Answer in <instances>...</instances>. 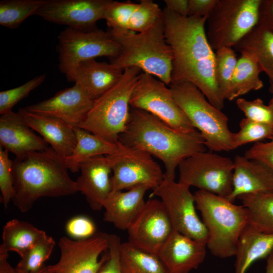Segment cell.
I'll return each mask as SVG.
<instances>
[{
	"label": "cell",
	"mask_w": 273,
	"mask_h": 273,
	"mask_svg": "<svg viewBox=\"0 0 273 273\" xmlns=\"http://www.w3.org/2000/svg\"><path fill=\"white\" fill-rule=\"evenodd\" d=\"M236 104L245 114L246 118L259 123L273 126V109L264 104L260 98L252 101L238 98Z\"/></svg>",
	"instance_id": "obj_39"
},
{
	"label": "cell",
	"mask_w": 273,
	"mask_h": 273,
	"mask_svg": "<svg viewBox=\"0 0 273 273\" xmlns=\"http://www.w3.org/2000/svg\"><path fill=\"white\" fill-rule=\"evenodd\" d=\"M93 100L78 84L57 92L54 96L25 108L28 111L59 118L72 127L85 120Z\"/></svg>",
	"instance_id": "obj_17"
},
{
	"label": "cell",
	"mask_w": 273,
	"mask_h": 273,
	"mask_svg": "<svg viewBox=\"0 0 273 273\" xmlns=\"http://www.w3.org/2000/svg\"><path fill=\"white\" fill-rule=\"evenodd\" d=\"M150 189L147 186L134 187L127 191H112L103 204V219L116 228L126 231L144 206V196Z\"/></svg>",
	"instance_id": "obj_24"
},
{
	"label": "cell",
	"mask_w": 273,
	"mask_h": 273,
	"mask_svg": "<svg viewBox=\"0 0 273 273\" xmlns=\"http://www.w3.org/2000/svg\"><path fill=\"white\" fill-rule=\"evenodd\" d=\"M233 160V190L228 200L234 203L242 195L273 193V170L244 156L237 155Z\"/></svg>",
	"instance_id": "obj_21"
},
{
	"label": "cell",
	"mask_w": 273,
	"mask_h": 273,
	"mask_svg": "<svg viewBox=\"0 0 273 273\" xmlns=\"http://www.w3.org/2000/svg\"><path fill=\"white\" fill-rule=\"evenodd\" d=\"M153 195L160 198L173 229L206 245L208 232L196 212L195 197L189 187L164 178Z\"/></svg>",
	"instance_id": "obj_12"
},
{
	"label": "cell",
	"mask_w": 273,
	"mask_h": 273,
	"mask_svg": "<svg viewBox=\"0 0 273 273\" xmlns=\"http://www.w3.org/2000/svg\"><path fill=\"white\" fill-rule=\"evenodd\" d=\"M121 273H167L158 257L134 246L128 241L119 248Z\"/></svg>",
	"instance_id": "obj_30"
},
{
	"label": "cell",
	"mask_w": 273,
	"mask_h": 273,
	"mask_svg": "<svg viewBox=\"0 0 273 273\" xmlns=\"http://www.w3.org/2000/svg\"><path fill=\"white\" fill-rule=\"evenodd\" d=\"M47 235L45 232L27 221L16 219L9 220L3 229L0 254L14 251L21 256L27 249Z\"/></svg>",
	"instance_id": "obj_28"
},
{
	"label": "cell",
	"mask_w": 273,
	"mask_h": 273,
	"mask_svg": "<svg viewBox=\"0 0 273 273\" xmlns=\"http://www.w3.org/2000/svg\"><path fill=\"white\" fill-rule=\"evenodd\" d=\"M55 244L53 238L48 235L37 242L20 256L21 259L16 267L17 271L31 273L39 270L49 258Z\"/></svg>",
	"instance_id": "obj_33"
},
{
	"label": "cell",
	"mask_w": 273,
	"mask_h": 273,
	"mask_svg": "<svg viewBox=\"0 0 273 273\" xmlns=\"http://www.w3.org/2000/svg\"><path fill=\"white\" fill-rule=\"evenodd\" d=\"M18 113L31 129L38 132L60 156L71 155L76 145L74 127L63 120L50 116L20 108Z\"/></svg>",
	"instance_id": "obj_20"
},
{
	"label": "cell",
	"mask_w": 273,
	"mask_h": 273,
	"mask_svg": "<svg viewBox=\"0 0 273 273\" xmlns=\"http://www.w3.org/2000/svg\"><path fill=\"white\" fill-rule=\"evenodd\" d=\"M208 18L182 16L165 7L163 10L165 37L173 55L171 82L193 84L221 110L224 100L215 81V53L205 30Z\"/></svg>",
	"instance_id": "obj_1"
},
{
	"label": "cell",
	"mask_w": 273,
	"mask_h": 273,
	"mask_svg": "<svg viewBox=\"0 0 273 273\" xmlns=\"http://www.w3.org/2000/svg\"><path fill=\"white\" fill-rule=\"evenodd\" d=\"M240 130L233 132V149L249 143L260 142L265 139H273V126L251 120L247 118L242 119L240 123Z\"/></svg>",
	"instance_id": "obj_35"
},
{
	"label": "cell",
	"mask_w": 273,
	"mask_h": 273,
	"mask_svg": "<svg viewBox=\"0 0 273 273\" xmlns=\"http://www.w3.org/2000/svg\"><path fill=\"white\" fill-rule=\"evenodd\" d=\"M18 273H24V272H20L18 271ZM31 273H52L51 272L48 267V266L44 265L42 268H41L38 271L34 272H31Z\"/></svg>",
	"instance_id": "obj_49"
},
{
	"label": "cell",
	"mask_w": 273,
	"mask_h": 273,
	"mask_svg": "<svg viewBox=\"0 0 273 273\" xmlns=\"http://www.w3.org/2000/svg\"><path fill=\"white\" fill-rule=\"evenodd\" d=\"M217 0H189L188 16L209 17Z\"/></svg>",
	"instance_id": "obj_44"
},
{
	"label": "cell",
	"mask_w": 273,
	"mask_h": 273,
	"mask_svg": "<svg viewBox=\"0 0 273 273\" xmlns=\"http://www.w3.org/2000/svg\"><path fill=\"white\" fill-rule=\"evenodd\" d=\"M206 248V244L173 229L157 256L167 273H189L204 261Z\"/></svg>",
	"instance_id": "obj_18"
},
{
	"label": "cell",
	"mask_w": 273,
	"mask_h": 273,
	"mask_svg": "<svg viewBox=\"0 0 273 273\" xmlns=\"http://www.w3.org/2000/svg\"><path fill=\"white\" fill-rule=\"evenodd\" d=\"M246 158L258 161L273 170V139L267 142H257L246 151Z\"/></svg>",
	"instance_id": "obj_42"
},
{
	"label": "cell",
	"mask_w": 273,
	"mask_h": 273,
	"mask_svg": "<svg viewBox=\"0 0 273 273\" xmlns=\"http://www.w3.org/2000/svg\"><path fill=\"white\" fill-rule=\"evenodd\" d=\"M123 73V70L113 63L93 59L76 66L72 81L79 85L94 101L117 83Z\"/></svg>",
	"instance_id": "obj_23"
},
{
	"label": "cell",
	"mask_w": 273,
	"mask_h": 273,
	"mask_svg": "<svg viewBox=\"0 0 273 273\" xmlns=\"http://www.w3.org/2000/svg\"><path fill=\"white\" fill-rule=\"evenodd\" d=\"M109 239L110 235L103 232L82 240L61 237L60 259L48 265L49 270L52 273H98L108 256Z\"/></svg>",
	"instance_id": "obj_14"
},
{
	"label": "cell",
	"mask_w": 273,
	"mask_h": 273,
	"mask_svg": "<svg viewBox=\"0 0 273 273\" xmlns=\"http://www.w3.org/2000/svg\"><path fill=\"white\" fill-rule=\"evenodd\" d=\"M110 156L113 172L112 191L129 190L141 185L153 191L164 179L165 174L160 166L145 151L123 145L119 153Z\"/></svg>",
	"instance_id": "obj_13"
},
{
	"label": "cell",
	"mask_w": 273,
	"mask_h": 273,
	"mask_svg": "<svg viewBox=\"0 0 273 273\" xmlns=\"http://www.w3.org/2000/svg\"><path fill=\"white\" fill-rule=\"evenodd\" d=\"M269 91L271 94H272V96L270 99L268 105L273 109V87L269 86Z\"/></svg>",
	"instance_id": "obj_50"
},
{
	"label": "cell",
	"mask_w": 273,
	"mask_h": 273,
	"mask_svg": "<svg viewBox=\"0 0 273 273\" xmlns=\"http://www.w3.org/2000/svg\"><path fill=\"white\" fill-rule=\"evenodd\" d=\"M45 0H3L0 2V24L14 29L28 17L36 15Z\"/></svg>",
	"instance_id": "obj_32"
},
{
	"label": "cell",
	"mask_w": 273,
	"mask_h": 273,
	"mask_svg": "<svg viewBox=\"0 0 273 273\" xmlns=\"http://www.w3.org/2000/svg\"><path fill=\"white\" fill-rule=\"evenodd\" d=\"M169 86L180 109L201 133L207 148L213 152L234 150L229 119L221 110L212 105L190 82H171Z\"/></svg>",
	"instance_id": "obj_7"
},
{
	"label": "cell",
	"mask_w": 273,
	"mask_h": 273,
	"mask_svg": "<svg viewBox=\"0 0 273 273\" xmlns=\"http://www.w3.org/2000/svg\"><path fill=\"white\" fill-rule=\"evenodd\" d=\"M112 0H45L36 15L47 21L82 31L96 29Z\"/></svg>",
	"instance_id": "obj_16"
},
{
	"label": "cell",
	"mask_w": 273,
	"mask_h": 273,
	"mask_svg": "<svg viewBox=\"0 0 273 273\" xmlns=\"http://www.w3.org/2000/svg\"><path fill=\"white\" fill-rule=\"evenodd\" d=\"M167 86L154 76L142 72L131 96L130 107L151 114L179 131L195 130Z\"/></svg>",
	"instance_id": "obj_11"
},
{
	"label": "cell",
	"mask_w": 273,
	"mask_h": 273,
	"mask_svg": "<svg viewBox=\"0 0 273 273\" xmlns=\"http://www.w3.org/2000/svg\"><path fill=\"white\" fill-rule=\"evenodd\" d=\"M234 48L255 56L273 87V31L257 23Z\"/></svg>",
	"instance_id": "obj_27"
},
{
	"label": "cell",
	"mask_w": 273,
	"mask_h": 273,
	"mask_svg": "<svg viewBox=\"0 0 273 273\" xmlns=\"http://www.w3.org/2000/svg\"><path fill=\"white\" fill-rule=\"evenodd\" d=\"M165 8L182 16H187L189 0H165Z\"/></svg>",
	"instance_id": "obj_46"
},
{
	"label": "cell",
	"mask_w": 273,
	"mask_h": 273,
	"mask_svg": "<svg viewBox=\"0 0 273 273\" xmlns=\"http://www.w3.org/2000/svg\"><path fill=\"white\" fill-rule=\"evenodd\" d=\"M237 199L248 211L250 224L261 233L273 234V193L244 194Z\"/></svg>",
	"instance_id": "obj_31"
},
{
	"label": "cell",
	"mask_w": 273,
	"mask_h": 273,
	"mask_svg": "<svg viewBox=\"0 0 273 273\" xmlns=\"http://www.w3.org/2000/svg\"><path fill=\"white\" fill-rule=\"evenodd\" d=\"M172 229L161 201L150 199L145 202L127 229L128 242L141 250L157 256Z\"/></svg>",
	"instance_id": "obj_15"
},
{
	"label": "cell",
	"mask_w": 273,
	"mask_h": 273,
	"mask_svg": "<svg viewBox=\"0 0 273 273\" xmlns=\"http://www.w3.org/2000/svg\"><path fill=\"white\" fill-rule=\"evenodd\" d=\"M265 273H273V249L267 257Z\"/></svg>",
	"instance_id": "obj_48"
},
{
	"label": "cell",
	"mask_w": 273,
	"mask_h": 273,
	"mask_svg": "<svg viewBox=\"0 0 273 273\" xmlns=\"http://www.w3.org/2000/svg\"><path fill=\"white\" fill-rule=\"evenodd\" d=\"M80 176L75 181L78 192L85 196L93 210H101L112 192V162L110 155L88 159L79 165Z\"/></svg>",
	"instance_id": "obj_19"
},
{
	"label": "cell",
	"mask_w": 273,
	"mask_h": 273,
	"mask_svg": "<svg viewBox=\"0 0 273 273\" xmlns=\"http://www.w3.org/2000/svg\"><path fill=\"white\" fill-rule=\"evenodd\" d=\"M119 46L118 55L110 60L124 70L136 67L169 86L173 55L167 43L162 18L155 25L143 32L128 30H109Z\"/></svg>",
	"instance_id": "obj_4"
},
{
	"label": "cell",
	"mask_w": 273,
	"mask_h": 273,
	"mask_svg": "<svg viewBox=\"0 0 273 273\" xmlns=\"http://www.w3.org/2000/svg\"><path fill=\"white\" fill-rule=\"evenodd\" d=\"M272 249L273 234L261 233L249 223L238 241L235 273H246L253 262L267 258Z\"/></svg>",
	"instance_id": "obj_25"
},
{
	"label": "cell",
	"mask_w": 273,
	"mask_h": 273,
	"mask_svg": "<svg viewBox=\"0 0 273 273\" xmlns=\"http://www.w3.org/2000/svg\"><path fill=\"white\" fill-rule=\"evenodd\" d=\"M73 127L76 136V146L70 156H60L67 168L72 172L78 171L80 164L88 159L114 155L122 149L123 145L119 142L112 143L81 128Z\"/></svg>",
	"instance_id": "obj_26"
},
{
	"label": "cell",
	"mask_w": 273,
	"mask_h": 273,
	"mask_svg": "<svg viewBox=\"0 0 273 273\" xmlns=\"http://www.w3.org/2000/svg\"><path fill=\"white\" fill-rule=\"evenodd\" d=\"M8 152L0 147V190L2 203L5 207L15 195L12 175L13 162L9 158Z\"/></svg>",
	"instance_id": "obj_40"
},
{
	"label": "cell",
	"mask_w": 273,
	"mask_h": 273,
	"mask_svg": "<svg viewBox=\"0 0 273 273\" xmlns=\"http://www.w3.org/2000/svg\"><path fill=\"white\" fill-rule=\"evenodd\" d=\"M9 254H0V273H18L8 260Z\"/></svg>",
	"instance_id": "obj_47"
},
{
	"label": "cell",
	"mask_w": 273,
	"mask_h": 273,
	"mask_svg": "<svg viewBox=\"0 0 273 273\" xmlns=\"http://www.w3.org/2000/svg\"><path fill=\"white\" fill-rule=\"evenodd\" d=\"M194 195L208 232L207 248L220 258L235 256L240 236L249 223L247 209L206 191L198 190Z\"/></svg>",
	"instance_id": "obj_5"
},
{
	"label": "cell",
	"mask_w": 273,
	"mask_h": 273,
	"mask_svg": "<svg viewBox=\"0 0 273 273\" xmlns=\"http://www.w3.org/2000/svg\"><path fill=\"white\" fill-rule=\"evenodd\" d=\"M139 68H125L119 81L93 101L86 118L78 127L114 143L126 130L130 100L139 75Z\"/></svg>",
	"instance_id": "obj_6"
},
{
	"label": "cell",
	"mask_w": 273,
	"mask_h": 273,
	"mask_svg": "<svg viewBox=\"0 0 273 273\" xmlns=\"http://www.w3.org/2000/svg\"><path fill=\"white\" fill-rule=\"evenodd\" d=\"M258 23L273 31V0H261Z\"/></svg>",
	"instance_id": "obj_45"
},
{
	"label": "cell",
	"mask_w": 273,
	"mask_h": 273,
	"mask_svg": "<svg viewBox=\"0 0 273 273\" xmlns=\"http://www.w3.org/2000/svg\"><path fill=\"white\" fill-rule=\"evenodd\" d=\"M261 0H217L207 20V38L214 50L234 47L258 23Z\"/></svg>",
	"instance_id": "obj_8"
},
{
	"label": "cell",
	"mask_w": 273,
	"mask_h": 273,
	"mask_svg": "<svg viewBox=\"0 0 273 273\" xmlns=\"http://www.w3.org/2000/svg\"><path fill=\"white\" fill-rule=\"evenodd\" d=\"M58 40L59 68L70 81H73L74 69L79 63L99 57L111 60L120 49L109 31L98 28L82 31L66 27L59 33Z\"/></svg>",
	"instance_id": "obj_9"
},
{
	"label": "cell",
	"mask_w": 273,
	"mask_h": 273,
	"mask_svg": "<svg viewBox=\"0 0 273 273\" xmlns=\"http://www.w3.org/2000/svg\"><path fill=\"white\" fill-rule=\"evenodd\" d=\"M215 78L218 89L226 100L231 87V80L238 59L232 48L223 47L215 51Z\"/></svg>",
	"instance_id": "obj_34"
},
{
	"label": "cell",
	"mask_w": 273,
	"mask_h": 273,
	"mask_svg": "<svg viewBox=\"0 0 273 273\" xmlns=\"http://www.w3.org/2000/svg\"><path fill=\"white\" fill-rule=\"evenodd\" d=\"M68 235L75 240L89 238L96 233V226L88 217L79 215L69 219L65 226Z\"/></svg>",
	"instance_id": "obj_41"
},
{
	"label": "cell",
	"mask_w": 273,
	"mask_h": 273,
	"mask_svg": "<svg viewBox=\"0 0 273 273\" xmlns=\"http://www.w3.org/2000/svg\"><path fill=\"white\" fill-rule=\"evenodd\" d=\"M231 82L226 100L232 101L252 90L263 87L259 75L263 72L257 59L247 52H241Z\"/></svg>",
	"instance_id": "obj_29"
},
{
	"label": "cell",
	"mask_w": 273,
	"mask_h": 273,
	"mask_svg": "<svg viewBox=\"0 0 273 273\" xmlns=\"http://www.w3.org/2000/svg\"><path fill=\"white\" fill-rule=\"evenodd\" d=\"M118 142L159 159L165 167V178L169 179H175V170L184 160L207 148L197 130L179 131L151 114L134 108L130 110L126 130Z\"/></svg>",
	"instance_id": "obj_2"
},
{
	"label": "cell",
	"mask_w": 273,
	"mask_h": 273,
	"mask_svg": "<svg viewBox=\"0 0 273 273\" xmlns=\"http://www.w3.org/2000/svg\"><path fill=\"white\" fill-rule=\"evenodd\" d=\"M17 112L12 111L0 117V145L20 157L28 153L44 151L50 147L42 138L35 134Z\"/></svg>",
	"instance_id": "obj_22"
},
{
	"label": "cell",
	"mask_w": 273,
	"mask_h": 273,
	"mask_svg": "<svg viewBox=\"0 0 273 273\" xmlns=\"http://www.w3.org/2000/svg\"><path fill=\"white\" fill-rule=\"evenodd\" d=\"M46 75H37L25 83L14 88L0 92V114L12 111V108L20 101L26 97L34 89L45 80Z\"/></svg>",
	"instance_id": "obj_38"
},
{
	"label": "cell",
	"mask_w": 273,
	"mask_h": 273,
	"mask_svg": "<svg viewBox=\"0 0 273 273\" xmlns=\"http://www.w3.org/2000/svg\"><path fill=\"white\" fill-rule=\"evenodd\" d=\"M138 3L112 1L106 10L104 19L110 30H127L130 18Z\"/></svg>",
	"instance_id": "obj_37"
},
{
	"label": "cell",
	"mask_w": 273,
	"mask_h": 273,
	"mask_svg": "<svg viewBox=\"0 0 273 273\" xmlns=\"http://www.w3.org/2000/svg\"><path fill=\"white\" fill-rule=\"evenodd\" d=\"M196 153L178 167V181L226 198L233 190L234 160L215 153Z\"/></svg>",
	"instance_id": "obj_10"
},
{
	"label": "cell",
	"mask_w": 273,
	"mask_h": 273,
	"mask_svg": "<svg viewBox=\"0 0 273 273\" xmlns=\"http://www.w3.org/2000/svg\"><path fill=\"white\" fill-rule=\"evenodd\" d=\"M67 169L61 157L51 147L44 151L16 157L12 166L14 205L21 212H26L41 197L76 193V182L70 177Z\"/></svg>",
	"instance_id": "obj_3"
},
{
	"label": "cell",
	"mask_w": 273,
	"mask_h": 273,
	"mask_svg": "<svg viewBox=\"0 0 273 273\" xmlns=\"http://www.w3.org/2000/svg\"><path fill=\"white\" fill-rule=\"evenodd\" d=\"M163 17V10L151 0H142L132 13L127 30L135 32L147 30Z\"/></svg>",
	"instance_id": "obj_36"
},
{
	"label": "cell",
	"mask_w": 273,
	"mask_h": 273,
	"mask_svg": "<svg viewBox=\"0 0 273 273\" xmlns=\"http://www.w3.org/2000/svg\"><path fill=\"white\" fill-rule=\"evenodd\" d=\"M121 239L115 234H110L108 256L98 273H121L119 263Z\"/></svg>",
	"instance_id": "obj_43"
}]
</instances>
